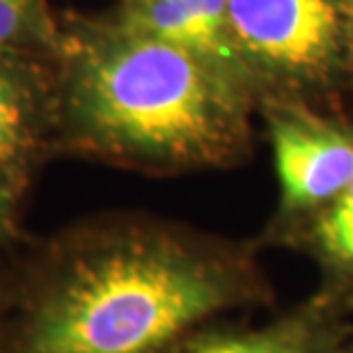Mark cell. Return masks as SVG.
<instances>
[{"instance_id": "8992f818", "label": "cell", "mask_w": 353, "mask_h": 353, "mask_svg": "<svg viewBox=\"0 0 353 353\" xmlns=\"http://www.w3.org/2000/svg\"><path fill=\"white\" fill-rule=\"evenodd\" d=\"M112 17L157 39L223 62L241 76L228 34L211 23L190 0H122Z\"/></svg>"}, {"instance_id": "6da1fadb", "label": "cell", "mask_w": 353, "mask_h": 353, "mask_svg": "<svg viewBox=\"0 0 353 353\" xmlns=\"http://www.w3.org/2000/svg\"><path fill=\"white\" fill-rule=\"evenodd\" d=\"M255 103L234 69L112 14L62 26L53 110L99 157L163 170L232 163L250 145Z\"/></svg>"}, {"instance_id": "8fae6325", "label": "cell", "mask_w": 353, "mask_h": 353, "mask_svg": "<svg viewBox=\"0 0 353 353\" xmlns=\"http://www.w3.org/2000/svg\"><path fill=\"white\" fill-rule=\"evenodd\" d=\"M347 7V23H349V41H351V60H353V0H344Z\"/></svg>"}, {"instance_id": "7a4b0ae2", "label": "cell", "mask_w": 353, "mask_h": 353, "mask_svg": "<svg viewBox=\"0 0 353 353\" xmlns=\"http://www.w3.org/2000/svg\"><path fill=\"white\" fill-rule=\"evenodd\" d=\"M241 296L216 259L165 239L92 257L34 326L32 353H152Z\"/></svg>"}, {"instance_id": "9c48e42d", "label": "cell", "mask_w": 353, "mask_h": 353, "mask_svg": "<svg viewBox=\"0 0 353 353\" xmlns=\"http://www.w3.org/2000/svg\"><path fill=\"white\" fill-rule=\"evenodd\" d=\"M314 241L333 262L353 266V181L333 202L316 211Z\"/></svg>"}, {"instance_id": "ba28073f", "label": "cell", "mask_w": 353, "mask_h": 353, "mask_svg": "<svg viewBox=\"0 0 353 353\" xmlns=\"http://www.w3.org/2000/svg\"><path fill=\"white\" fill-rule=\"evenodd\" d=\"M190 353H312V342H310L307 328L289 323V326L223 337V340L202 344Z\"/></svg>"}, {"instance_id": "3957f363", "label": "cell", "mask_w": 353, "mask_h": 353, "mask_svg": "<svg viewBox=\"0 0 353 353\" xmlns=\"http://www.w3.org/2000/svg\"><path fill=\"white\" fill-rule=\"evenodd\" d=\"M225 21L257 103H312L353 81L344 0H228Z\"/></svg>"}, {"instance_id": "5b68a950", "label": "cell", "mask_w": 353, "mask_h": 353, "mask_svg": "<svg viewBox=\"0 0 353 353\" xmlns=\"http://www.w3.org/2000/svg\"><path fill=\"white\" fill-rule=\"evenodd\" d=\"M44 110H53V60L0 53V172L26 154Z\"/></svg>"}, {"instance_id": "30bf717a", "label": "cell", "mask_w": 353, "mask_h": 353, "mask_svg": "<svg viewBox=\"0 0 353 353\" xmlns=\"http://www.w3.org/2000/svg\"><path fill=\"white\" fill-rule=\"evenodd\" d=\"M7 202H10V188H7V172H0V218L5 216Z\"/></svg>"}, {"instance_id": "52a82bcc", "label": "cell", "mask_w": 353, "mask_h": 353, "mask_svg": "<svg viewBox=\"0 0 353 353\" xmlns=\"http://www.w3.org/2000/svg\"><path fill=\"white\" fill-rule=\"evenodd\" d=\"M60 34L46 0H0V53L53 60Z\"/></svg>"}, {"instance_id": "277c9868", "label": "cell", "mask_w": 353, "mask_h": 353, "mask_svg": "<svg viewBox=\"0 0 353 353\" xmlns=\"http://www.w3.org/2000/svg\"><path fill=\"white\" fill-rule=\"evenodd\" d=\"M285 214H316L353 181V124L305 101H262Z\"/></svg>"}]
</instances>
